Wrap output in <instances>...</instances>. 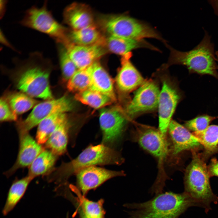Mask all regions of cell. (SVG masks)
I'll list each match as a JSON object with an SVG mask.
<instances>
[{
    "mask_svg": "<svg viewBox=\"0 0 218 218\" xmlns=\"http://www.w3.org/2000/svg\"><path fill=\"white\" fill-rule=\"evenodd\" d=\"M15 68L5 70L8 72L15 87L33 98L45 100L53 99L49 78L54 68L51 60L41 52L30 53L24 60L15 58Z\"/></svg>",
    "mask_w": 218,
    "mask_h": 218,
    "instance_id": "1",
    "label": "cell"
},
{
    "mask_svg": "<svg viewBox=\"0 0 218 218\" xmlns=\"http://www.w3.org/2000/svg\"><path fill=\"white\" fill-rule=\"evenodd\" d=\"M194 204L184 192L175 193L166 192L155 195L142 203H126L124 206L129 209L130 218H179Z\"/></svg>",
    "mask_w": 218,
    "mask_h": 218,
    "instance_id": "2",
    "label": "cell"
},
{
    "mask_svg": "<svg viewBox=\"0 0 218 218\" xmlns=\"http://www.w3.org/2000/svg\"><path fill=\"white\" fill-rule=\"evenodd\" d=\"M123 159L118 153L102 144L91 145L70 162L63 163L47 177L48 182L58 185L68 183V179L85 168L97 165H119Z\"/></svg>",
    "mask_w": 218,
    "mask_h": 218,
    "instance_id": "3",
    "label": "cell"
},
{
    "mask_svg": "<svg viewBox=\"0 0 218 218\" xmlns=\"http://www.w3.org/2000/svg\"><path fill=\"white\" fill-rule=\"evenodd\" d=\"M170 51L167 66L173 64L185 67L190 73L200 75H208L218 79L217 65L216 52L211 36L205 31L204 37L200 42L192 50L187 51L177 50L167 44H165Z\"/></svg>",
    "mask_w": 218,
    "mask_h": 218,
    "instance_id": "4",
    "label": "cell"
},
{
    "mask_svg": "<svg viewBox=\"0 0 218 218\" xmlns=\"http://www.w3.org/2000/svg\"><path fill=\"white\" fill-rule=\"evenodd\" d=\"M192 159L187 167L184 177V191L190 197L194 206L202 207L206 212L210 209V204L217 203L218 197L211 189L207 166L203 158L192 150Z\"/></svg>",
    "mask_w": 218,
    "mask_h": 218,
    "instance_id": "5",
    "label": "cell"
},
{
    "mask_svg": "<svg viewBox=\"0 0 218 218\" xmlns=\"http://www.w3.org/2000/svg\"><path fill=\"white\" fill-rule=\"evenodd\" d=\"M97 21L101 30L108 35L136 40L153 38L167 43L150 25L127 15H102L98 17Z\"/></svg>",
    "mask_w": 218,
    "mask_h": 218,
    "instance_id": "6",
    "label": "cell"
},
{
    "mask_svg": "<svg viewBox=\"0 0 218 218\" xmlns=\"http://www.w3.org/2000/svg\"><path fill=\"white\" fill-rule=\"evenodd\" d=\"M19 23L48 35L56 43H62L65 40L68 30L54 18L48 9L47 1L41 7L33 6L26 10Z\"/></svg>",
    "mask_w": 218,
    "mask_h": 218,
    "instance_id": "7",
    "label": "cell"
},
{
    "mask_svg": "<svg viewBox=\"0 0 218 218\" xmlns=\"http://www.w3.org/2000/svg\"><path fill=\"white\" fill-rule=\"evenodd\" d=\"M160 91L155 80H145L136 89L133 99L124 110L128 119L157 109Z\"/></svg>",
    "mask_w": 218,
    "mask_h": 218,
    "instance_id": "8",
    "label": "cell"
},
{
    "mask_svg": "<svg viewBox=\"0 0 218 218\" xmlns=\"http://www.w3.org/2000/svg\"><path fill=\"white\" fill-rule=\"evenodd\" d=\"M162 87L159 95L158 108L159 130L166 136L172 116L182 95L177 84L170 78H161Z\"/></svg>",
    "mask_w": 218,
    "mask_h": 218,
    "instance_id": "9",
    "label": "cell"
},
{
    "mask_svg": "<svg viewBox=\"0 0 218 218\" xmlns=\"http://www.w3.org/2000/svg\"><path fill=\"white\" fill-rule=\"evenodd\" d=\"M72 107L71 101L65 95L39 102L25 119L18 122V131L29 132L50 115L57 113H65Z\"/></svg>",
    "mask_w": 218,
    "mask_h": 218,
    "instance_id": "10",
    "label": "cell"
},
{
    "mask_svg": "<svg viewBox=\"0 0 218 218\" xmlns=\"http://www.w3.org/2000/svg\"><path fill=\"white\" fill-rule=\"evenodd\" d=\"M100 111L102 144L111 147L121 136L128 119L124 111L119 107L104 108Z\"/></svg>",
    "mask_w": 218,
    "mask_h": 218,
    "instance_id": "11",
    "label": "cell"
},
{
    "mask_svg": "<svg viewBox=\"0 0 218 218\" xmlns=\"http://www.w3.org/2000/svg\"><path fill=\"white\" fill-rule=\"evenodd\" d=\"M76 186L82 195L86 196L90 190L99 187L107 180L113 177L124 176L122 171L107 169L97 166L83 168L76 174Z\"/></svg>",
    "mask_w": 218,
    "mask_h": 218,
    "instance_id": "12",
    "label": "cell"
},
{
    "mask_svg": "<svg viewBox=\"0 0 218 218\" xmlns=\"http://www.w3.org/2000/svg\"><path fill=\"white\" fill-rule=\"evenodd\" d=\"M69 187L70 188L62 190L60 195L73 204L77 213H82L87 218H105L103 199L97 201L90 200L83 196L76 186L69 184Z\"/></svg>",
    "mask_w": 218,
    "mask_h": 218,
    "instance_id": "13",
    "label": "cell"
},
{
    "mask_svg": "<svg viewBox=\"0 0 218 218\" xmlns=\"http://www.w3.org/2000/svg\"><path fill=\"white\" fill-rule=\"evenodd\" d=\"M19 148L17 159L10 169L5 173L9 177L19 169L29 167L45 149L28 131L18 132Z\"/></svg>",
    "mask_w": 218,
    "mask_h": 218,
    "instance_id": "14",
    "label": "cell"
},
{
    "mask_svg": "<svg viewBox=\"0 0 218 218\" xmlns=\"http://www.w3.org/2000/svg\"><path fill=\"white\" fill-rule=\"evenodd\" d=\"M78 69L89 67L105 55L107 52L106 46L101 44L82 46L68 42L62 44Z\"/></svg>",
    "mask_w": 218,
    "mask_h": 218,
    "instance_id": "15",
    "label": "cell"
},
{
    "mask_svg": "<svg viewBox=\"0 0 218 218\" xmlns=\"http://www.w3.org/2000/svg\"><path fill=\"white\" fill-rule=\"evenodd\" d=\"M132 55L131 52L121 56V66L116 78L118 90L124 94H128L137 89L145 81L130 61Z\"/></svg>",
    "mask_w": 218,
    "mask_h": 218,
    "instance_id": "16",
    "label": "cell"
},
{
    "mask_svg": "<svg viewBox=\"0 0 218 218\" xmlns=\"http://www.w3.org/2000/svg\"><path fill=\"white\" fill-rule=\"evenodd\" d=\"M137 140L141 146L160 159L165 157L168 145L165 136L159 130L148 127L141 128L137 131Z\"/></svg>",
    "mask_w": 218,
    "mask_h": 218,
    "instance_id": "17",
    "label": "cell"
},
{
    "mask_svg": "<svg viewBox=\"0 0 218 218\" xmlns=\"http://www.w3.org/2000/svg\"><path fill=\"white\" fill-rule=\"evenodd\" d=\"M64 23L72 30H78L94 23L92 11L87 5L74 2L67 6L63 12Z\"/></svg>",
    "mask_w": 218,
    "mask_h": 218,
    "instance_id": "18",
    "label": "cell"
},
{
    "mask_svg": "<svg viewBox=\"0 0 218 218\" xmlns=\"http://www.w3.org/2000/svg\"><path fill=\"white\" fill-rule=\"evenodd\" d=\"M168 131L173 144L174 154L184 150H196L202 145L199 140L187 129L174 120H171Z\"/></svg>",
    "mask_w": 218,
    "mask_h": 218,
    "instance_id": "19",
    "label": "cell"
},
{
    "mask_svg": "<svg viewBox=\"0 0 218 218\" xmlns=\"http://www.w3.org/2000/svg\"><path fill=\"white\" fill-rule=\"evenodd\" d=\"M89 69L91 81L88 89L106 95L115 101L113 81L98 60L90 65Z\"/></svg>",
    "mask_w": 218,
    "mask_h": 218,
    "instance_id": "20",
    "label": "cell"
},
{
    "mask_svg": "<svg viewBox=\"0 0 218 218\" xmlns=\"http://www.w3.org/2000/svg\"><path fill=\"white\" fill-rule=\"evenodd\" d=\"M95 23L78 30L68 29L66 41L74 45L87 46L101 44L105 45L106 37Z\"/></svg>",
    "mask_w": 218,
    "mask_h": 218,
    "instance_id": "21",
    "label": "cell"
},
{
    "mask_svg": "<svg viewBox=\"0 0 218 218\" xmlns=\"http://www.w3.org/2000/svg\"><path fill=\"white\" fill-rule=\"evenodd\" d=\"M105 45L108 51L121 56L131 52L133 50L140 48L160 51L144 39L136 40L108 35L106 37Z\"/></svg>",
    "mask_w": 218,
    "mask_h": 218,
    "instance_id": "22",
    "label": "cell"
},
{
    "mask_svg": "<svg viewBox=\"0 0 218 218\" xmlns=\"http://www.w3.org/2000/svg\"><path fill=\"white\" fill-rule=\"evenodd\" d=\"M70 125L67 118L53 133L45 143L46 149L56 155L64 154L66 150L70 133Z\"/></svg>",
    "mask_w": 218,
    "mask_h": 218,
    "instance_id": "23",
    "label": "cell"
},
{
    "mask_svg": "<svg viewBox=\"0 0 218 218\" xmlns=\"http://www.w3.org/2000/svg\"><path fill=\"white\" fill-rule=\"evenodd\" d=\"M58 157L49 150L45 149L29 167L28 175L33 179L40 176H47L54 169Z\"/></svg>",
    "mask_w": 218,
    "mask_h": 218,
    "instance_id": "24",
    "label": "cell"
},
{
    "mask_svg": "<svg viewBox=\"0 0 218 218\" xmlns=\"http://www.w3.org/2000/svg\"><path fill=\"white\" fill-rule=\"evenodd\" d=\"M33 180L28 175L21 179L15 180L8 191L2 213L6 215L15 208L24 196L30 182Z\"/></svg>",
    "mask_w": 218,
    "mask_h": 218,
    "instance_id": "25",
    "label": "cell"
},
{
    "mask_svg": "<svg viewBox=\"0 0 218 218\" xmlns=\"http://www.w3.org/2000/svg\"><path fill=\"white\" fill-rule=\"evenodd\" d=\"M3 97L17 115L27 112L39 103L34 98L20 91L8 92Z\"/></svg>",
    "mask_w": 218,
    "mask_h": 218,
    "instance_id": "26",
    "label": "cell"
},
{
    "mask_svg": "<svg viewBox=\"0 0 218 218\" xmlns=\"http://www.w3.org/2000/svg\"><path fill=\"white\" fill-rule=\"evenodd\" d=\"M65 113L52 114L42 121L38 125L36 140L40 144H45L60 125L67 118Z\"/></svg>",
    "mask_w": 218,
    "mask_h": 218,
    "instance_id": "27",
    "label": "cell"
},
{
    "mask_svg": "<svg viewBox=\"0 0 218 218\" xmlns=\"http://www.w3.org/2000/svg\"><path fill=\"white\" fill-rule=\"evenodd\" d=\"M192 134L203 146L205 156L218 152V125H209L202 131Z\"/></svg>",
    "mask_w": 218,
    "mask_h": 218,
    "instance_id": "28",
    "label": "cell"
},
{
    "mask_svg": "<svg viewBox=\"0 0 218 218\" xmlns=\"http://www.w3.org/2000/svg\"><path fill=\"white\" fill-rule=\"evenodd\" d=\"M75 98L82 103L95 109L102 108L114 101L106 95L89 89L76 93Z\"/></svg>",
    "mask_w": 218,
    "mask_h": 218,
    "instance_id": "29",
    "label": "cell"
},
{
    "mask_svg": "<svg viewBox=\"0 0 218 218\" xmlns=\"http://www.w3.org/2000/svg\"><path fill=\"white\" fill-rule=\"evenodd\" d=\"M56 44L62 75L64 80L68 81L78 69L70 58L65 46L61 43Z\"/></svg>",
    "mask_w": 218,
    "mask_h": 218,
    "instance_id": "30",
    "label": "cell"
},
{
    "mask_svg": "<svg viewBox=\"0 0 218 218\" xmlns=\"http://www.w3.org/2000/svg\"><path fill=\"white\" fill-rule=\"evenodd\" d=\"M89 66L78 69L68 81V90L77 93L88 89L91 81Z\"/></svg>",
    "mask_w": 218,
    "mask_h": 218,
    "instance_id": "31",
    "label": "cell"
},
{
    "mask_svg": "<svg viewBox=\"0 0 218 218\" xmlns=\"http://www.w3.org/2000/svg\"><path fill=\"white\" fill-rule=\"evenodd\" d=\"M217 118V117H213L206 114L199 115L190 120L186 121L184 126L189 130L193 132H200L206 129L210 123Z\"/></svg>",
    "mask_w": 218,
    "mask_h": 218,
    "instance_id": "32",
    "label": "cell"
},
{
    "mask_svg": "<svg viewBox=\"0 0 218 218\" xmlns=\"http://www.w3.org/2000/svg\"><path fill=\"white\" fill-rule=\"evenodd\" d=\"M17 115L13 111L8 103L3 97L0 100V120L2 122L16 121Z\"/></svg>",
    "mask_w": 218,
    "mask_h": 218,
    "instance_id": "33",
    "label": "cell"
},
{
    "mask_svg": "<svg viewBox=\"0 0 218 218\" xmlns=\"http://www.w3.org/2000/svg\"><path fill=\"white\" fill-rule=\"evenodd\" d=\"M207 168L210 177H218V160L216 158L212 159Z\"/></svg>",
    "mask_w": 218,
    "mask_h": 218,
    "instance_id": "34",
    "label": "cell"
},
{
    "mask_svg": "<svg viewBox=\"0 0 218 218\" xmlns=\"http://www.w3.org/2000/svg\"><path fill=\"white\" fill-rule=\"evenodd\" d=\"M0 41L2 42L3 44L13 50H15V49L12 46L11 44L9 42L5 36L3 32L1 31L0 32Z\"/></svg>",
    "mask_w": 218,
    "mask_h": 218,
    "instance_id": "35",
    "label": "cell"
},
{
    "mask_svg": "<svg viewBox=\"0 0 218 218\" xmlns=\"http://www.w3.org/2000/svg\"><path fill=\"white\" fill-rule=\"evenodd\" d=\"M7 2L6 0H0V15L1 18L3 17L5 14L6 5L7 3Z\"/></svg>",
    "mask_w": 218,
    "mask_h": 218,
    "instance_id": "36",
    "label": "cell"
},
{
    "mask_svg": "<svg viewBox=\"0 0 218 218\" xmlns=\"http://www.w3.org/2000/svg\"><path fill=\"white\" fill-rule=\"evenodd\" d=\"M208 2L213 8L216 14L218 16V1H209Z\"/></svg>",
    "mask_w": 218,
    "mask_h": 218,
    "instance_id": "37",
    "label": "cell"
},
{
    "mask_svg": "<svg viewBox=\"0 0 218 218\" xmlns=\"http://www.w3.org/2000/svg\"><path fill=\"white\" fill-rule=\"evenodd\" d=\"M216 59L217 62H218V51L216 52ZM217 69H218V65H217Z\"/></svg>",
    "mask_w": 218,
    "mask_h": 218,
    "instance_id": "38",
    "label": "cell"
},
{
    "mask_svg": "<svg viewBox=\"0 0 218 218\" xmlns=\"http://www.w3.org/2000/svg\"><path fill=\"white\" fill-rule=\"evenodd\" d=\"M217 117V118H218V117Z\"/></svg>",
    "mask_w": 218,
    "mask_h": 218,
    "instance_id": "39",
    "label": "cell"
}]
</instances>
